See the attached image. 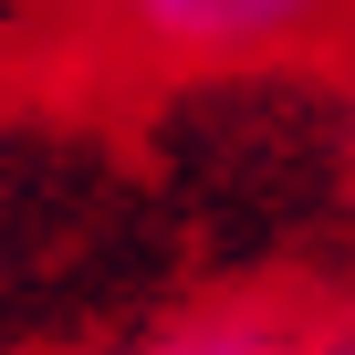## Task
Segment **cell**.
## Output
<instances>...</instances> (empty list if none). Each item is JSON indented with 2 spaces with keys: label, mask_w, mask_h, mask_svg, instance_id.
I'll return each instance as SVG.
<instances>
[{
  "label": "cell",
  "mask_w": 355,
  "mask_h": 355,
  "mask_svg": "<svg viewBox=\"0 0 355 355\" xmlns=\"http://www.w3.org/2000/svg\"><path fill=\"white\" fill-rule=\"evenodd\" d=\"M53 32L136 94H272L355 63V0H53Z\"/></svg>",
  "instance_id": "obj_1"
},
{
  "label": "cell",
  "mask_w": 355,
  "mask_h": 355,
  "mask_svg": "<svg viewBox=\"0 0 355 355\" xmlns=\"http://www.w3.org/2000/svg\"><path fill=\"white\" fill-rule=\"evenodd\" d=\"M63 355H355V293L313 282H220L189 303H146Z\"/></svg>",
  "instance_id": "obj_2"
},
{
  "label": "cell",
  "mask_w": 355,
  "mask_h": 355,
  "mask_svg": "<svg viewBox=\"0 0 355 355\" xmlns=\"http://www.w3.org/2000/svg\"><path fill=\"white\" fill-rule=\"evenodd\" d=\"M42 11H53V0H42Z\"/></svg>",
  "instance_id": "obj_3"
}]
</instances>
